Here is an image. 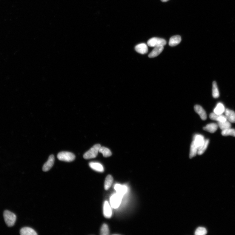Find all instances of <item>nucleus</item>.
I'll use <instances>...</instances> for the list:
<instances>
[{
  "label": "nucleus",
  "mask_w": 235,
  "mask_h": 235,
  "mask_svg": "<svg viewBox=\"0 0 235 235\" xmlns=\"http://www.w3.org/2000/svg\"><path fill=\"white\" fill-rule=\"evenodd\" d=\"M5 222L8 227H12L15 225L16 216L14 214L8 210H5L3 213Z\"/></svg>",
  "instance_id": "nucleus-1"
},
{
  "label": "nucleus",
  "mask_w": 235,
  "mask_h": 235,
  "mask_svg": "<svg viewBox=\"0 0 235 235\" xmlns=\"http://www.w3.org/2000/svg\"><path fill=\"white\" fill-rule=\"evenodd\" d=\"M101 147L100 144H96L94 145L92 148L84 154V158L86 159H89L96 158L97 156Z\"/></svg>",
  "instance_id": "nucleus-2"
},
{
  "label": "nucleus",
  "mask_w": 235,
  "mask_h": 235,
  "mask_svg": "<svg viewBox=\"0 0 235 235\" xmlns=\"http://www.w3.org/2000/svg\"><path fill=\"white\" fill-rule=\"evenodd\" d=\"M58 159L62 161L67 162H71L75 159L74 154L67 152H62L59 153L57 155Z\"/></svg>",
  "instance_id": "nucleus-3"
},
{
  "label": "nucleus",
  "mask_w": 235,
  "mask_h": 235,
  "mask_svg": "<svg viewBox=\"0 0 235 235\" xmlns=\"http://www.w3.org/2000/svg\"><path fill=\"white\" fill-rule=\"evenodd\" d=\"M166 43V41L163 39L157 37L151 38L147 42V44L149 46L152 47H155L160 45L164 46Z\"/></svg>",
  "instance_id": "nucleus-4"
},
{
  "label": "nucleus",
  "mask_w": 235,
  "mask_h": 235,
  "mask_svg": "<svg viewBox=\"0 0 235 235\" xmlns=\"http://www.w3.org/2000/svg\"><path fill=\"white\" fill-rule=\"evenodd\" d=\"M122 196L118 194H116L111 197L110 203L111 206L114 208H117L120 206Z\"/></svg>",
  "instance_id": "nucleus-5"
},
{
  "label": "nucleus",
  "mask_w": 235,
  "mask_h": 235,
  "mask_svg": "<svg viewBox=\"0 0 235 235\" xmlns=\"http://www.w3.org/2000/svg\"><path fill=\"white\" fill-rule=\"evenodd\" d=\"M204 137L199 134H196L194 136L193 142L197 147L198 150L204 145L205 142Z\"/></svg>",
  "instance_id": "nucleus-6"
},
{
  "label": "nucleus",
  "mask_w": 235,
  "mask_h": 235,
  "mask_svg": "<svg viewBox=\"0 0 235 235\" xmlns=\"http://www.w3.org/2000/svg\"><path fill=\"white\" fill-rule=\"evenodd\" d=\"M55 161V158L53 155H51L49 157L47 162L44 165L43 167V171L46 172L50 170L53 166Z\"/></svg>",
  "instance_id": "nucleus-7"
},
{
  "label": "nucleus",
  "mask_w": 235,
  "mask_h": 235,
  "mask_svg": "<svg viewBox=\"0 0 235 235\" xmlns=\"http://www.w3.org/2000/svg\"><path fill=\"white\" fill-rule=\"evenodd\" d=\"M209 117L211 120L219 122H222L227 120L225 116L223 114H217L213 113L210 114Z\"/></svg>",
  "instance_id": "nucleus-8"
},
{
  "label": "nucleus",
  "mask_w": 235,
  "mask_h": 235,
  "mask_svg": "<svg viewBox=\"0 0 235 235\" xmlns=\"http://www.w3.org/2000/svg\"><path fill=\"white\" fill-rule=\"evenodd\" d=\"M194 110L200 117L202 120H205L207 119V114L205 110L200 106L196 105L194 107Z\"/></svg>",
  "instance_id": "nucleus-9"
},
{
  "label": "nucleus",
  "mask_w": 235,
  "mask_h": 235,
  "mask_svg": "<svg viewBox=\"0 0 235 235\" xmlns=\"http://www.w3.org/2000/svg\"><path fill=\"white\" fill-rule=\"evenodd\" d=\"M103 213L105 217L109 219L111 217L112 210L108 202L107 201H105L104 203Z\"/></svg>",
  "instance_id": "nucleus-10"
},
{
  "label": "nucleus",
  "mask_w": 235,
  "mask_h": 235,
  "mask_svg": "<svg viewBox=\"0 0 235 235\" xmlns=\"http://www.w3.org/2000/svg\"><path fill=\"white\" fill-rule=\"evenodd\" d=\"M136 51L140 54H145L148 52V48L145 43H142L137 45L135 47Z\"/></svg>",
  "instance_id": "nucleus-11"
},
{
  "label": "nucleus",
  "mask_w": 235,
  "mask_h": 235,
  "mask_svg": "<svg viewBox=\"0 0 235 235\" xmlns=\"http://www.w3.org/2000/svg\"><path fill=\"white\" fill-rule=\"evenodd\" d=\"M164 48V46L162 45L154 47L153 50L149 54L148 57L150 58H153L157 56L162 52Z\"/></svg>",
  "instance_id": "nucleus-12"
},
{
  "label": "nucleus",
  "mask_w": 235,
  "mask_h": 235,
  "mask_svg": "<svg viewBox=\"0 0 235 235\" xmlns=\"http://www.w3.org/2000/svg\"><path fill=\"white\" fill-rule=\"evenodd\" d=\"M224 113L228 121L231 123H235V113L234 111L227 108Z\"/></svg>",
  "instance_id": "nucleus-13"
},
{
  "label": "nucleus",
  "mask_w": 235,
  "mask_h": 235,
  "mask_svg": "<svg viewBox=\"0 0 235 235\" xmlns=\"http://www.w3.org/2000/svg\"><path fill=\"white\" fill-rule=\"evenodd\" d=\"M89 165L90 167L94 171L101 173L104 171V168L102 165L99 163L91 162Z\"/></svg>",
  "instance_id": "nucleus-14"
},
{
  "label": "nucleus",
  "mask_w": 235,
  "mask_h": 235,
  "mask_svg": "<svg viewBox=\"0 0 235 235\" xmlns=\"http://www.w3.org/2000/svg\"><path fill=\"white\" fill-rule=\"evenodd\" d=\"M20 234L21 235H37V234L33 229L30 227L22 228L20 231Z\"/></svg>",
  "instance_id": "nucleus-15"
},
{
  "label": "nucleus",
  "mask_w": 235,
  "mask_h": 235,
  "mask_svg": "<svg viewBox=\"0 0 235 235\" xmlns=\"http://www.w3.org/2000/svg\"><path fill=\"white\" fill-rule=\"evenodd\" d=\"M218 127V125L213 123L207 125L205 127L203 128V129L206 131L213 133L217 130Z\"/></svg>",
  "instance_id": "nucleus-16"
},
{
  "label": "nucleus",
  "mask_w": 235,
  "mask_h": 235,
  "mask_svg": "<svg viewBox=\"0 0 235 235\" xmlns=\"http://www.w3.org/2000/svg\"><path fill=\"white\" fill-rule=\"evenodd\" d=\"M181 41V38L179 36H175L172 37L170 39L169 45L171 47L176 46L179 44Z\"/></svg>",
  "instance_id": "nucleus-17"
},
{
  "label": "nucleus",
  "mask_w": 235,
  "mask_h": 235,
  "mask_svg": "<svg viewBox=\"0 0 235 235\" xmlns=\"http://www.w3.org/2000/svg\"><path fill=\"white\" fill-rule=\"evenodd\" d=\"M115 189L117 193L122 196L125 193L127 190V188L125 186L118 184L115 185Z\"/></svg>",
  "instance_id": "nucleus-18"
},
{
  "label": "nucleus",
  "mask_w": 235,
  "mask_h": 235,
  "mask_svg": "<svg viewBox=\"0 0 235 235\" xmlns=\"http://www.w3.org/2000/svg\"><path fill=\"white\" fill-rule=\"evenodd\" d=\"M225 108L223 104L221 103L217 104L214 110V113L217 114H223L225 110Z\"/></svg>",
  "instance_id": "nucleus-19"
},
{
  "label": "nucleus",
  "mask_w": 235,
  "mask_h": 235,
  "mask_svg": "<svg viewBox=\"0 0 235 235\" xmlns=\"http://www.w3.org/2000/svg\"><path fill=\"white\" fill-rule=\"evenodd\" d=\"M113 182V178L111 175H109L107 176L104 184V188L106 190H108L111 187Z\"/></svg>",
  "instance_id": "nucleus-20"
},
{
  "label": "nucleus",
  "mask_w": 235,
  "mask_h": 235,
  "mask_svg": "<svg viewBox=\"0 0 235 235\" xmlns=\"http://www.w3.org/2000/svg\"><path fill=\"white\" fill-rule=\"evenodd\" d=\"M218 127L222 130L231 128V122L227 120L222 122H218Z\"/></svg>",
  "instance_id": "nucleus-21"
},
{
  "label": "nucleus",
  "mask_w": 235,
  "mask_h": 235,
  "mask_svg": "<svg viewBox=\"0 0 235 235\" xmlns=\"http://www.w3.org/2000/svg\"><path fill=\"white\" fill-rule=\"evenodd\" d=\"M198 149L197 147L194 144L193 141L192 142L191 146L190 154H189V158L192 159V158L195 156L197 155L198 152Z\"/></svg>",
  "instance_id": "nucleus-22"
},
{
  "label": "nucleus",
  "mask_w": 235,
  "mask_h": 235,
  "mask_svg": "<svg viewBox=\"0 0 235 235\" xmlns=\"http://www.w3.org/2000/svg\"><path fill=\"white\" fill-rule=\"evenodd\" d=\"M212 95L215 99L218 98L219 96V93L217 83L215 81L213 83Z\"/></svg>",
  "instance_id": "nucleus-23"
},
{
  "label": "nucleus",
  "mask_w": 235,
  "mask_h": 235,
  "mask_svg": "<svg viewBox=\"0 0 235 235\" xmlns=\"http://www.w3.org/2000/svg\"><path fill=\"white\" fill-rule=\"evenodd\" d=\"M99 152L103 154L105 157H110L112 155V153L109 149L104 147H101Z\"/></svg>",
  "instance_id": "nucleus-24"
},
{
  "label": "nucleus",
  "mask_w": 235,
  "mask_h": 235,
  "mask_svg": "<svg viewBox=\"0 0 235 235\" xmlns=\"http://www.w3.org/2000/svg\"><path fill=\"white\" fill-rule=\"evenodd\" d=\"M222 134L224 136H231L235 137V129L231 128L222 130Z\"/></svg>",
  "instance_id": "nucleus-25"
},
{
  "label": "nucleus",
  "mask_w": 235,
  "mask_h": 235,
  "mask_svg": "<svg viewBox=\"0 0 235 235\" xmlns=\"http://www.w3.org/2000/svg\"><path fill=\"white\" fill-rule=\"evenodd\" d=\"M209 142V141L208 139L205 140L204 145H202L200 148L198 150L197 154L199 155H201L205 152L207 148H208Z\"/></svg>",
  "instance_id": "nucleus-26"
},
{
  "label": "nucleus",
  "mask_w": 235,
  "mask_h": 235,
  "mask_svg": "<svg viewBox=\"0 0 235 235\" xmlns=\"http://www.w3.org/2000/svg\"><path fill=\"white\" fill-rule=\"evenodd\" d=\"M110 231L108 225L104 224L102 226L100 230V234L101 235H108L109 234Z\"/></svg>",
  "instance_id": "nucleus-27"
},
{
  "label": "nucleus",
  "mask_w": 235,
  "mask_h": 235,
  "mask_svg": "<svg viewBox=\"0 0 235 235\" xmlns=\"http://www.w3.org/2000/svg\"><path fill=\"white\" fill-rule=\"evenodd\" d=\"M207 233V231L205 228L199 227L196 229L195 234L196 235H205Z\"/></svg>",
  "instance_id": "nucleus-28"
},
{
  "label": "nucleus",
  "mask_w": 235,
  "mask_h": 235,
  "mask_svg": "<svg viewBox=\"0 0 235 235\" xmlns=\"http://www.w3.org/2000/svg\"><path fill=\"white\" fill-rule=\"evenodd\" d=\"M161 1L163 2H166L169 1V0H161Z\"/></svg>",
  "instance_id": "nucleus-29"
}]
</instances>
